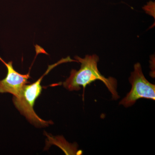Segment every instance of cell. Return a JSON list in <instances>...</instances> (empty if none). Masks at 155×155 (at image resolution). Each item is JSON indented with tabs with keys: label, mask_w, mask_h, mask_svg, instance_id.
I'll return each mask as SVG.
<instances>
[{
	"label": "cell",
	"mask_w": 155,
	"mask_h": 155,
	"mask_svg": "<svg viewBox=\"0 0 155 155\" xmlns=\"http://www.w3.org/2000/svg\"><path fill=\"white\" fill-rule=\"evenodd\" d=\"M75 58L80 63L81 67L78 70H71L70 76L63 84L65 88L69 91H78L82 87L84 93V89L87 85L96 81L100 80L107 87L114 100L119 98L117 91V81L113 77H105L99 71L97 67L99 60L98 56L96 54L87 55L84 58L75 56Z\"/></svg>",
	"instance_id": "6da1fadb"
},
{
	"label": "cell",
	"mask_w": 155,
	"mask_h": 155,
	"mask_svg": "<svg viewBox=\"0 0 155 155\" xmlns=\"http://www.w3.org/2000/svg\"><path fill=\"white\" fill-rule=\"evenodd\" d=\"M76 62V60H73L68 57L62 58L55 64L48 66L47 71L44 75L40 78L34 83L23 87L19 95L13 97V102L15 107L22 115L25 116L28 121L35 126L38 127L47 126L53 123L51 121H46L41 119L36 114L33 109L35 101L39 96L42 91V87L41 83L43 78L47 75L54 67L60 64L68 62Z\"/></svg>",
	"instance_id": "7a4b0ae2"
},
{
	"label": "cell",
	"mask_w": 155,
	"mask_h": 155,
	"mask_svg": "<svg viewBox=\"0 0 155 155\" xmlns=\"http://www.w3.org/2000/svg\"><path fill=\"white\" fill-rule=\"evenodd\" d=\"M129 81L131 84V90L121 100L119 104L129 107L140 99L155 101V85L150 83L146 78L140 63L134 64V70L131 72Z\"/></svg>",
	"instance_id": "3957f363"
},
{
	"label": "cell",
	"mask_w": 155,
	"mask_h": 155,
	"mask_svg": "<svg viewBox=\"0 0 155 155\" xmlns=\"http://www.w3.org/2000/svg\"><path fill=\"white\" fill-rule=\"evenodd\" d=\"M0 61L5 65L8 71L6 77L0 81V93H8L14 97L18 96L23 87L29 83V74L22 75L18 73L14 69L12 61L6 63L1 57Z\"/></svg>",
	"instance_id": "277c9868"
}]
</instances>
